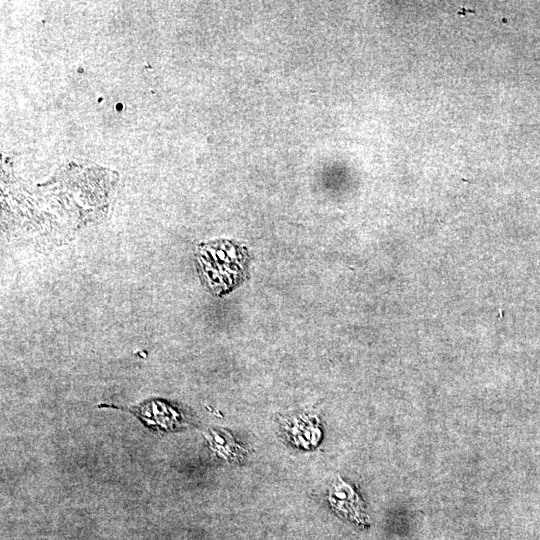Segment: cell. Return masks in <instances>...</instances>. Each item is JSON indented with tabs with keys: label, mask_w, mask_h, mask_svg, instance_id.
Segmentation results:
<instances>
[{
	"label": "cell",
	"mask_w": 540,
	"mask_h": 540,
	"mask_svg": "<svg viewBox=\"0 0 540 540\" xmlns=\"http://www.w3.org/2000/svg\"><path fill=\"white\" fill-rule=\"evenodd\" d=\"M229 242L218 241L204 244L197 253L198 265L204 282L211 290L222 292L231 284L235 274V254L229 253Z\"/></svg>",
	"instance_id": "cell-1"
},
{
	"label": "cell",
	"mask_w": 540,
	"mask_h": 540,
	"mask_svg": "<svg viewBox=\"0 0 540 540\" xmlns=\"http://www.w3.org/2000/svg\"><path fill=\"white\" fill-rule=\"evenodd\" d=\"M135 413L147 424L162 426L164 429L173 428L176 421V414L169 406L160 401H150L135 408H126Z\"/></svg>",
	"instance_id": "cell-2"
},
{
	"label": "cell",
	"mask_w": 540,
	"mask_h": 540,
	"mask_svg": "<svg viewBox=\"0 0 540 540\" xmlns=\"http://www.w3.org/2000/svg\"><path fill=\"white\" fill-rule=\"evenodd\" d=\"M207 436L211 447L219 454V456L235 461L242 457L244 450L233 440L229 433L224 431L212 430Z\"/></svg>",
	"instance_id": "cell-3"
}]
</instances>
